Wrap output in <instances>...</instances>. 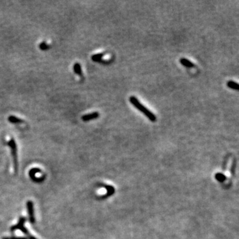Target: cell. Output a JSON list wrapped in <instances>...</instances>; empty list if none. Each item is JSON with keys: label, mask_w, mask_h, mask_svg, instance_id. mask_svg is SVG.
Returning a JSON list of instances; mask_svg holds the SVG:
<instances>
[{"label": "cell", "mask_w": 239, "mask_h": 239, "mask_svg": "<svg viewBox=\"0 0 239 239\" xmlns=\"http://www.w3.org/2000/svg\"><path fill=\"white\" fill-rule=\"evenodd\" d=\"M3 239H28V238H22V237H5Z\"/></svg>", "instance_id": "4fadbf2b"}, {"label": "cell", "mask_w": 239, "mask_h": 239, "mask_svg": "<svg viewBox=\"0 0 239 239\" xmlns=\"http://www.w3.org/2000/svg\"><path fill=\"white\" fill-rule=\"evenodd\" d=\"M130 103L134 106L135 108H136L137 110H140L141 112H142L143 114H144L147 118H148L150 121H152L153 122H154L156 121V116L154 114L150 111L149 110H148L147 108L142 105L140 102V101L137 100L136 97H135L134 96H131L130 97Z\"/></svg>", "instance_id": "6da1fadb"}, {"label": "cell", "mask_w": 239, "mask_h": 239, "mask_svg": "<svg viewBox=\"0 0 239 239\" xmlns=\"http://www.w3.org/2000/svg\"><path fill=\"white\" fill-rule=\"evenodd\" d=\"M39 47L40 49H41V51H47L48 49H49L50 47H51L50 45H49V44H47L45 41L41 42V43L39 44Z\"/></svg>", "instance_id": "8fae6325"}, {"label": "cell", "mask_w": 239, "mask_h": 239, "mask_svg": "<svg viewBox=\"0 0 239 239\" xmlns=\"http://www.w3.org/2000/svg\"><path fill=\"white\" fill-rule=\"evenodd\" d=\"M27 211H28L29 221L31 223H32V224H34V223H35L34 207H33V203L31 201H27Z\"/></svg>", "instance_id": "3957f363"}, {"label": "cell", "mask_w": 239, "mask_h": 239, "mask_svg": "<svg viewBox=\"0 0 239 239\" xmlns=\"http://www.w3.org/2000/svg\"><path fill=\"white\" fill-rule=\"evenodd\" d=\"M179 63L181 64L183 66H184L187 68H193L195 67V64L192 63L191 61L185 59V58H181L179 59Z\"/></svg>", "instance_id": "8992f818"}, {"label": "cell", "mask_w": 239, "mask_h": 239, "mask_svg": "<svg viewBox=\"0 0 239 239\" xmlns=\"http://www.w3.org/2000/svg\"><path fill=\"white\" fill-rule=\"evenodd\" d=\"M99 117V113L97 112H94L93 113H90V114H87L83 115L82 116L81 118L82 120V121L88 122V121L96 119Z\"/></svg>", "instance_id": "5b68a950"}, {"label": "cell", "mask_w": 239, "mask_h": 239, "mask_svg": "<svg viewBox=\"0 0 239 239\" xmlns=\"http://www.w3.org/2000/svg\"><path fill=\"white\" fill-rule=\"evenodd\" d=\"M41 173V170H40L39 169H37V168H33V169L29 171L30 178L33 181H34V182H37V183L42 182L44 180L45 177H41V178H37V177H35V173Z\"/></svg>", "instance_id": "277c9868"}, {"label": "cell", "mask_w": 239, "mask_h": 239, "mask_svg": "<svg viewBox=\"0 0 239 239\" xmlns=\"http://www.w3.org/2000/svg\"><path fill=\"white\" fill-rule=\"evenodd\" d=\"M226 85H227V87L229 88H231V89H234L236 90H238V89H239L238 84L237 83V82H236L235 81H229L226 82Z\"/></svg>", "instance_id": "30bf717a"}, {"label": "cell", "mask_w": 239, "mask_h": 239, "mask_svg": "<svg viewBox=\"0 0 239 239\" xmlns=\"http://www.w3.org/2000/svg\"><path fill=\"white\" fill-rule=\"evenodd\" d=\"M215 177H216V179H217V180L220 181H225V179H226V177H225V176H224V175H223V174H221V173H218V174H217V175H216V176H215Z\"/></svg>", "instance_id": "7c38bea8"}, {"label": "cell", "mask_w": 239, "mask_h": 239, "mask_svg": "<svg viewBox=\"0 0 239 239\" xmlns=\"http://www.w3.org/2000/svg\"><path fill=\"white\" fill-rule=\"evenodd\" d=\"M73 70L76 73V75L79 76H82V67L81 64L78 63H76L74 65H73Z\"/></svg>", "instance_id": "ba28073f"}, {"label": "cell", "mask_w": 239, "mask_h": 239, "mask_svg": "<svg viewBox=\"0 0 239 239\" xmlns=\"http://www.w3.org/2000/svg\"><path fill=\"white\" fill-rule=\"evenodd\" d=\"M7 145L11 148V154L13 158L15 173H17L18 170V161H17V149L16 142H15L14 139H11L7 142Z\"/></svg>", "instance_id": "7a4b0ae2"}, {"label": "cell", "mask_w": 239, "mask_h": 239, "mask_svg": "<svg viewBox=\"0 0 239 239\" xmlns=\"http://www.w3.org/2000/svg\"><path fill=\"white\" fill-rule=\"evenodd\" d=\"M105 53H98V54H95L93 55V56H92L91 59L93 60L94 62H100L101 60H102V58L103 57L105 56Z\"/></svg>", "instance_id": "9c48e42d"}, {"label": "cell", "mask_w": 239, "mask_h": 239, "mask_svg": "<svg viewBox=\"0 0 239 239\" xmlns=\"http://www.w3.org/2000/svg\"><path fill=\"white\" fill-rule=\"evenodd\" d=\"M7 120H8L9 122H11V123L15 124H21V123H22V122H24L23 120H21V119L19 118H17V117H16V116H13V115L9 116Z\"/></svg>", "instance_id": "52a82bcc"}]
</instances>
